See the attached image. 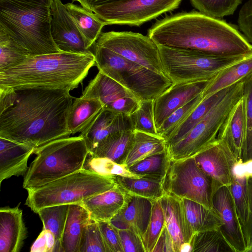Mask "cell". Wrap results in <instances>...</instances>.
Instances as JSON below:
<instances>
[{
    "instance_id": "cell-1",
    "label": "cell",
    "mask_w": 252,
    "mask_h": 252,
    "mask_svg": "<svg viewBox=\"0 0 252 252\" xmlns=\"http://www.w3.org/2000/svg\"><path fill=\"white\" fill-rule=\"evenodd\" d=\"M14 103L0 113V137L37 148L69 137L66 120L73 97L67 89L15 90Z\"/></svg>"
},
{
    "instance_id": "cell-2",
    "label": "cell",
    "mask_w": 252,
    "mask_h": 252,
    "mask_svg": "<svg viewBox=\"0 0 252 252\" xmlns=\"http://www.w3.org/2000/svg\"><path fill=\"white\" fill-rule=\"evenodd\" d=\"M148 36L157 45L198 51L222 57L252 54V45L232 25L191 11L156 22Z\"/></svg>"
},
{
    "instance_id": "cell-3",
    "label": "cell",
    "mask_w": 252,
    "mask_h": 252,
    "mask_svg": "<svg viewBox=\"0 0 252 252\" xmlns=\"http://www.w3.org/2000/svg\"><path fill=\"white\" fill-rule=\"evenodd\" d=\"M94 65V54L61 52L30 56L0 71V88L42 87L71 91L82 83Z\"/></svg>"
},
{
    "instance_id": "cell-4",
    "label": "cell",
    "mask_w": 252,
    "mask_h": 252,
    "mask_svg": "<svg viewBox=\"0 0 252 252\" xmlns=\"http://www.w3.org/2000/svg\"><path fill=\"white\" fill-rule=\"evenodd\" d=\"M51 0H0V28L31 56L61 52L51 33Z\"/></svg>"
},
{
    "instance_id": "cell-5",
    "label": "cell",
    "mask_w": 252,
    "mask_h": 252,
    "mask_svg": "<svg viewBox=\"0 0 252 252\" xmlns=\"http://www.w3.org/2000/svg\"><path fill=\"white\" fill-rule=\"evenodd\" d=\"M36 155L24 176L27 190L40 188L83 168L89 155L84 138L66 137L36 148Z\"/></svg>"
},
{
    "instance_id": "cell-6",
    "label": "cell",
    "mask_w": 252,
    "mask_h": 252,
    "mask_svg": "<svg viewBox=\"0 0 252 252\" xmlns=\"http://www.w3.org/2000/svg\"><path fill=\"white\" fill-rule=\"evenodd\" d=\"M117 185L114 177L100 175L83 168L37 189L27 190L25 204L36 213L47 206L80 204L85 199Z\"/></svg>"
},
{
    "instance_id": "cell-7",
    "label": "cell",
    "mask_w": 252,
    "mask_h": 252,
    "mask_svg": "<svg viewBox=\"0 0 252 252\" xmlns=\"http://www.w3.org/2000/svg\"><path fill=\"white\" fill-rule=\"evenodd\" d=\"M95 65L106 76L130 91L139 101L154 100L173 84L166 76L126 59L95 44Z\"/></svg>"
},
{
    "instance_id": "cell-8",
    "label": "cell",
    "mask_w": 252,
    "mask_h": 252,
    "mask_svg": "<svg viewBox=\"0 0 252 252\" xmlns=\"http://www.w3.org/2000/svg\"><path fill=\"white\" fill-rule=\"evenodd\" d=\"M158 45L165 75L173 84L211 80L223 69L251 55L218 56L196 50Z\"/></svg>"
},
{
    "instance_id": "cell-9",
    "label": "cell",
    "mask_w": 252,
    "mask_h": 252,
    "mask_svg": "<svg viewBox=\"0 0 252 252\" xmlns=\"http://www.w3.org/2000/svg\"><path fill=\"white\" fill-rule=\"evenodd\" d=\"M244 80L231 86L224 97L202 120L180 141L166 148L170 159L193 157L216 139L229 112L243 95Z\"/></svg>"
},
{
    "instance_id": "cell-10",
    "label": "cell",
    "mask_w": 252,
    "mask_h": 252,
    "mask_svg": "<svg viewBox=\"0 0 252 252\" xmlns=\"http://www.w3.org/2000/svg\"><path fill=\"white\" fill-rule=\"evenodd\" d=\"M162 185L165 194L186 198L210 209L214 193L222 186L198 167L193 157L170 159Z\"/></svg>"
},
{
    "instance_id": "cell-11",
    "label": "cell",
    "mask_w": 252,
    "mask_h": 252,
    "mask_svg": "<svg viewBox=\"0 0 252 252\" xmlns=\"http://www.w3.org/2000/svg\"><path fill=\"white\" fill-rule=\"evenodd\" d=\"M96 45L106 48L153 71L166 76L158 45L148 35L132 32H103Z\"/></svg>"
},
{
    "instance_id": "cell-12",
    "label": "cell",
    "mask_w": 252,
    "mask_h": 252,
    "mask_svg": "<svg viewBox=\"0 0 252 252\" xmlns=\"http://www.w3.org/2000/svg\"><path fill=\"white\" fill-rule=\"evenodd\" d=\"M181 0H127L94 8L106 25L139 26L167 12L176 9Z\"/></svg>"
},
{
    "instance_id": "cell-13",
    "label": "cell",
    "mask_w": 252,
    "mask_h": 252,
    "mask_svg": "<svg viewBox=\"0 0 252 252\" xmlns=\"http://www.w3.org/2000/svg\"><path fill=\"white\" fill-rule=\"evenodd\" d=\"M83 98H96L103 108L131 116L138 108L139 101L130 91L98 71L82 92Z\"/></svg>"
},
{
    "instance_id": "cell-14",
    "label": "cell",
    "mask_w": 252,
    "mask_h": 252,
    "mask_svg": "<svg viewBox=\"0 0 252 252\" xmlns=\"http://www.w3.org/2000/svg\"><path fill=\"white\" fill-rule=\"evenodd\" d=\"M51 33L61 52L94 54L89 48L74 21L61 0H51Z\"/></svg>"
},
{
    "instance_id": "cell-15",
    "label": "cell",
    "mask_w": 252,
    "mask_h": 252,
    "mask_svg": "<svg viewBox=\"0 0 252 252\" xmlns=\"http://www.w3.org/2000/svg\"><path fill=\"white\" fill-rule=\"evenodd\" d=\"M193 157L206 174L222 186H230L233 168L238 162L223 141L216 138Z\"/></svg>"
},
{
    "instance_id": "cell-16",
    "label": "cell",
    "mask_w": 252,
    "mask_h": 252,
    "mask_svg": "<svg viewBox=\"0 0 252 252\" xmlns=\"http://www.w3.org/2000/svg\"><path fill=\"white\" fill-rule=\"evenodd\" d=\"M212 207L222 222L220 227L236 252H246L247 246L229 186H223L214 193Z\"/></svg>"
},
{
    "instance_id": "cell-17",
    "label": "cell",
    "mask_w": 252,
    "mask_h": 252,
    "mask_svg": "<svg viewBox=\"0 0 252 252\" xmlns=\"http://www.w3.org/2000/svg\"><path fill=\"white\" fill-rule=\"evenodd\" d=\"M212 79L172 84L155 99L153 109L157 130L175 110L202 93Z\"/></svg>"
},
{
    "instance_id": "cell-18",
    "label": "cell",
    "mask_w": 252,
    "mask_h": 252,
    "mask_svg": "<svg viewBox=\"0 0 252 252\" xmlns=\"http://www.w3.org/2000/svg\"><path fill=\"white\" fill-rule=\"evenodd\" d=\"M128 129L134 130L131 116L103 108L80 135L85 140L89 155H92L108 137L117 132Z\"/></svg>"
},
{
    "instance_id": "cell-19",
    "label": "cell",
    "mask_w": 252,
    "mask_h": 252,
    "mask_svg": "<svg viewBox=\"0 0 252 252\" xmlns=\"http://www.w3.org/2000/svg\"><path fill=\"white\" fill-rule=\"evenodd\" d=\"M165 225L172 239L174 252L190 243L194 233L186 217L182 198L164 194L160 199Z\"/></svg>"
},
{
    "instance_id": "cell-20",
    "label": "cell",
    "mask_w": 252,
    "mask_h": 252,
    "mask_svg": "<svg viewBox=\"0 0 252 252\" xmlns=\"http://www.w3.org/2000/svg\"><path fill=\"white\" fill-rule=\"evenodd\" d=\"M217 138L227 145L238 162H243L246 138L245 105L243 96L229 112Z\"/></svg>"
},
{
    "instance_id": "cell-21",
    "label": "cell",
    "mask_w": 252,
    "mask_h": 252,
    "mask_svg": "<svg viewBox=\"0 0 252 252\" xmlns=\"http://www.w3.org/2000/svg\"><path fill=\"white\" fill-rule=\"evenodd\" d=\"M128 195L126 206L110 222L118 229H131L142 239L150 219L153 200Z\"/></svg>"
},
{
    "instance_id": "cell-22",
    "label": "cell",
    "mask_w": 252,
    "mask_h": 252,
    "mask_svg": "<svg viewBox=\"0 0 252 252\" xmlns=\"http://www.w3.org/2000/svg\"><path fill=\"white\" fill-rule=\"evenodd\" d=\"M20 204L0 209V252H19L27 237Z\"/></svg>"
},
{
    "instance_id": "cell-23",
    "label": "cell",
    "mask_w": 252,
    "mask_h": 252,
    "mask_svg": "<svg viewBox=\"0 0 252 252\" xmlns=\"http://www.w3.org/2000/svg\"><path fill=\"white\" fill-rule=\"evenodd\" d=\"M35 148L0 137V183L13 176L25 175L28 159Z\"/></svg>"
},
{
    "instance_id": "cell-24",
    "label": "cell",
    "mask_w": 252,
    "mask_h": 252,
    "mask_svg": "<svg viewBox=\"0 0 252 252\" xmlns=\"http://www.w3.org/2000/svg\"><path fill=\"white\" fill-rule=\"evenodd\" d=\"M128 194L118 185L103 192L83 200L80 204L97 221H110L126 205Z\"/></svg>"
},
{
    "instance_id": "cell-25",
    "label": "cell",
    "mask_w": 252,
    "mask_h": 252,
    "mask_svg": "<svg viewBox=\"0 0 252 252\" xmlns=\"http://www.w3.org/2000/svg\"><path fill=\"white\" fill-rule=\"evenodd\" d=\"M91 219L89 212L82 205H69L60 252H79L84 227Z\"/></svg>"
},
{
    "instance_id": "cell-26",
    "label": "cell",
    "mask_w": 252,
    "mask_h": 252,
    "mask_svg": "<svg viewBox=\"0 0 252 252\" xmlns=\"http://www.w3.org/2000/svg\"><path fill=\"white\" fill-rule=\"evenodd\" d=\"M96 98H75L69 109L66 120L67 128L71 134L83 131L103 109Z\"/></svg>"
},
{
    "instance_id": "cell-27",
    "label": "cell",
    "mask_w": 252,
    "mask_h": 252,
    "mask_svg": "<svg viewBox=\"0 0 252 252\" xmlns=\"http://www.w3.org/2000/svg\"><path fill=\"white\" fill-rule=\"evenodd\" d=\"M252 75V54L220 71L202 93V99Z\"/></svg>"
},
{
    "instance_id": "cell-28",
    "label": "cell",
    "mask_w": 252,
    "mask_h": 252,
    "mask_svg": "<svg viewBox=\"0 0 252 252\" xmlns=\"http://www.w3.org/2000/svg\"><path fill=\"white\" fill-rule=\"evenodd\" d=\"M231 86L222 89L202 99L187 118L165 140L166 148L182 139L226 95Z\"/></svg>"
},
{
    "instance_id": "cell-29",
    "label": "cell",
    "mask_w": 252,
    "mask_h": 252,
    "mask_svg": "<svg viewBox=\"0 0 252 252\" xmlns=\"http://www.w3.org/2000/svg\"><path fill=\"white\" fill-rule=\"evenodd\" d=\"M134 130L117 132L105 139L95 151L89 156L105 158L118 163L124 164L132 144Z\"/></svg>"
},
{
    "instance_id": "cell-30",
    "label": "cell",
    "mask_w": 252,
    "mask_h": 252,
    "mask_svg": "<svg viewBox=\"0 0 252 252\" xmlns=\"http://www.w3.org/2000/svg\"><path fill=\"white\" fill-rule=\"evenodd\" d=\"M65 6L74 21L80 33L83 36L88 47L91 48L101 34L103 27L106 25L93 12L82 6L67 3Z\"/></svg>"
},
{
    "instance_id": "cell-31",
    "label": "cell",
    "mask_w": 252,
    "mask_h": 252,
    "mask_svg": "<svg viewBox=\"0 0 252 252\" xmlns=\"http://www.w3.org/2000/svg\"><path fill=\"white\" fill-rule=\"evenodd\" d=\"M165 150V140L161 136L134 130L132 144L124 164L128 168L148 157Z\"/></svg>"
},
{
    "instance_id": "cell-32",
    "label": "cell",
    "mask_w": 252,
    "mask_h": 252,
    "mask_svg": "<svg viewBox=\"0 0 252 252\" xmlns=\"http://www.w3.org/2000/svg\"><path fill=\"white\" fill-rule=\"evenodd\" d=\"M189 223L194 233L220 228L222 222L214 209L196 202L182 198Z\"/></svg>"
},
{
    "instance_id": "cell-33",
    "label": "cell",
    "mask_w": 252,
    "mask_h": 252,
    "mask_svg": "<svg viewBox=\"0 0 252 252\" xmlns=\"http://www.w3.org/2000/svg\"><path fill=\"white\" fill-rule=\"evenodd\" d=\"M116 182L127 193L153 200L160 199L164 194L162 182L145 178L114 176Z\"/></svg>"
},
{
    "instance_id": "cell-34",
    "label": "cell",
    "mask_w": 252,
    "mask_h": 252,
    "mask_svg": "<svg viewBox=\"0 0 252 252\" xmlns=\"http://www.w3.org/2000/svg\"><path fill=\"white\" fill-rule=\"evenodd\" d=\"M69 204L56 205L40 209L37 212L43 223V229L49 230L55 236V252H60L61 243L67 217Z\"/></svg>"
},
{
    "instance_id": "cell-35",
    "label": "cell",
    "mask_w": 252,
    "mask_h": 252,
    "mask_svg": "<svg viewBox=\"0 0 252 252\" xmlns=\"http://www.w3.org/2000/svg\"><path fill=\"white\" fill-rule=\"evenodd\" d=\"M170 158L166 150L148 157L128 168L133 174L162 182L166 174Z\"/></svg>"
},
{
    "instance_id": "cell-36",
    "label": "cell",
    "mask_w": 252,
    "mask_h": 252,
    "mask_svg": "<svg viewBox=\"0 0 252 252\" xmlns=\"http://www.w3.org/2000/svg\"><path fill=\"white\" fill-rule=\"evenodd\" d=\"M190 244L192 252H236L220 228L195 233Z\"/></svg>"
},
{
    "instance_id": "cell-37",
    "label": "cell",
    "mask_w": 252,
    "mask_h": 252,
    "mask_svg": "<svg viewBox=\"0 0 252 252\" xmlns=\"http://www.w3.org/2000/svg\"><path fill=\"white\" fill-rule=\"evenodd\" d=\"M248 179L245 176H233L232 182L229 186L244 236L250 217Z\"/></svg>"
},
{
    "instance_id": "cell-38",
    "label": "cell",
    "mask_w": 252,
    "mask_h": 252,
    "mask_svg": "<svg viewBox=\"0 0 252 252\" xmlns=\"http://www.w3.org/2000/svg\"><path fill=\"white\" fill-rule=\"evenodd\" d=\"M30 56L26 49L18 44L0 28V71L18 64Z\"/></svg>"
},
{
    "instance_id": "cell-39",
    "label": "cell",
    "mask_w": 252,
    "mask_h": 252,
    "mask_svg": "<svg viewBox=\"0 0 252 252\" xmlns=\"http://www.w3.org/2000/svg\"><path fill=\"white\" fill-rule=\"evenodd\" d=\"M89 156V158L87 157L84 165L83 168L84 169L104 176H121L140 178L132 173L125 164L118 163L105 158Z\"/></svg>"
},
{
    "instance_id": "cell-40",
    "label": "cell",
    "mask_w": 252,
    "mask_h": 252,
    "mask_svg": "<svg viewBox=\"0 0 252 252\" xmlns=\"http://www.w3.org/2000/svg\"><path fill=\"white\" fill-rule=\"evenodd\" d=\"M164 226V216L159 199L153 200L150 219L142 237L146 252H152Z\"/></svg>"
},
{
    "instance_id": "cell-41",
    "label": "cell",
    "mask_w": 252,
    "mask_h": 252,
    "mask_svg": "<svg viewBox=\"0 0 252 252\" xmlns=\"http://www.w3.org/2000/svg\"><path fill=\"white\" fill-rule=\"evenodd\" d=\"M201 13L220 18L234 13L242 0H190Z\"/></svg>"
},
{
    "instance_id": "cell-42",
    "label": "cell",
    "mask_w": 252,
    "mask_h": 252,
    "mask_svg": "<svg viewBox=\"0 0 252 252\" xmlns=\"http://www.w3.org/2000/svg\"><path fill=\"white\" fill-rule=\"evenodd\" d=\"M202 100V93L172 113L157 130L166 140Z\"/></svg>"
},
{
    "instance_id": "cell-43",
    "label": "cell",
    "mask_w": 252,
    "mask_h": 252,
    "mask_svg": "<svg viewBox=\"0 0 252 252\" xmlns=\"http://www.w3.org/2000/svg\"><path fill=\"white\" fill-rule=\"evenodd\" d=\"M243 98L245 105L246 138L243 162L252 159V75L244 80Z\"/></svg>"
},
{
    "instance_id": "cell-44",
    "label": "cell",
    "mask_w": 252,
    "mask_h": 252,
    "mask_svg": "<svg viewBox=\"0 0 252 252\" xmlns=\"http://www.w3.org/2000/svg\"><path fill=\"white\" fill-rule=\"evenodd\" d=\"M79 252H107L98 221L91 219L85 226Z\"/></svg>"
},
{
    "instance_id": "cell-45",
    "label": "cell",
    "mask_w": 252,
    "mask_h": 252,
    "mask_svg": "<svg viewBox=\"0 0 252 252\" xmlns=\"http://www.w3.org/2000/svg\"><path fill=\"white\" fill-rule=\"evenodd\" d=\"M154 100L141 101L138 109L131 115L134 130L158 135L155 126Z\"/></svg>"
},
{
    "instance_id": "cell-46",
    "label": "cell",
    "mask_w": 252,
    "mask_h": 252,
    "mask_svg": "<svg viewBox=\"0 0 252 252\" xmlns=\"http://www.w3.org/2000/svg\"><path fill=\"white\" fill-rule=\"evenodd\" d=\"M107 252H124L118 229L110 221H98Z\"/></svg>"
},
{
    "instance_id": "cell-47",
    "label": "cell",
    "mask_w": 252,
    "mask_h": 252,
    "mask_svg": "<svg viewBox=\"0 0 252 252\" xmlns=\"http://www.w3.org/2000/svg\"><path fill=\"white\" fill-rule=\"evenodd\" d=\"M118 232L124 252H146L142 238L134 230L118 229Z\"/></svg>"
},
{
    "instance_id": "cell-48",
    "label": "cell",
    "mask_w": 252,
    "mask_h": 252,
    "mask_svg": "<svg viewBox=\"0 0 252 252\" xmlns=\"http://www.w3.org/2000/svg\"><path fill=\"white\" fill-rule=\"evenodd\" d=\"M238 26L247 40L252 45V0H249L239 12Z\"/></svg>"
},
{
    "instance_id": "cell-49",
    "label": "cell",
    "mask_w": 252,
    "mask_h": 252,
    "mask_svg": "<svg viewBox=\"0 0 252 252\" xmlns=\"http://www.w3.org/2000/svg\"><path fill=\"white\" fill-rule=\"evenodd\" d=\"M56 241L53 233L44 229L32 245L31 252H54Z\"/></svg>"
},
{
    "instance_id": "cell-50",
    "label": "cell",
    "mask_w": 252,
    "mask_h": 252,
    "mask_svg": "<svg viewBox=\"0 0 252 252\" xmlns=\"http://www.w3.org/2000/svg\"><path fill=\"white\" fill-rule=\"evenodd\" d=\"M174 252L172 239L165 225L152 251V252Z\"/></svg>"
},
{
    "instance_id": "cell-51",
    "label": "cell",
    "mask_w": 252,
    "mask_h": 252,
    "mask_svg": "<svg viewBox=\"0 0 252 252\" xmlns=\"http://www.w3.org/2000/svg\"><path fill=\"white\" fill-rule=\"evenodd\" d=\"M248 183L250 200V217L248 227L245 235L247 250L252 246V177L248 178Z\"/></svg>"
},
{
    "instance_id": "cell-52",
    "label": "cell",
    "mask_w": 252,
    "mask_h": 252,
    "mask_svg": "<svg viewBox=\"0 0 252 252\" xmlns=\"http://www.w3.org/2000/svg\"><path fill=\"white\" fill-rule=\"evenodd\" d=\"M233 173L235 176L252 177V159L237 162L233 168Z\"/></svg>"
},
{
    "instance_id": "cell-53",
    "label": "cell",
    "mask_w": 252,
    "mask_h": 252,
    "mask_svg": "<svg viewBox=\"0 0 252 252\" xmlns=\"http://www.w3.org/2000/svg\"><path fill=\"white\" fill-rule=\"evenodd\" d=\"M73 1H78L81 6L88 11L93 12L95 7L111 2L125 1L127 0H72Z\"/></svg>"
},
{
    "instance_id": "cell-54",
    "label": "cell",
    "mask_w": 252,
    "mask_h": 252,
    "mask_svg": "<svg viewBox=\"0 0 252 252\" xmlns=\"http://www.w3.org/2000/svg\"><path fill=\"white\" fill-rule=\"evenodd\" d=\"M247 252H252V246L248 249Z\"/></svg>"
}]
</instances>
